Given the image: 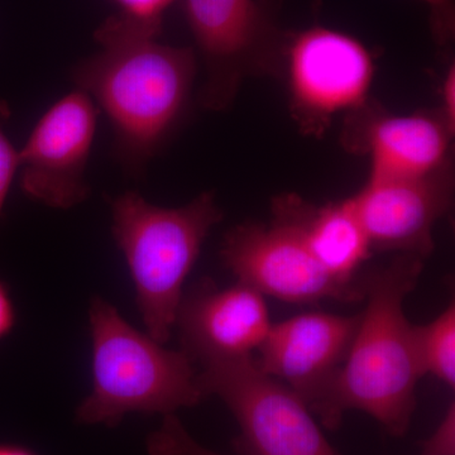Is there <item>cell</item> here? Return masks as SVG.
I'll return each instance as SVG.
<instances>
[{"instance_id":"1","label":"cell","mask_w":455,"mask_h":455,"mask_svg":"<svg viewBox=\"0 0 455 455\" xmlns=\"http://www.w3.org/2000/svg\"><path fill=\"white\" fill-rule=\"evenodd\" d=\"M161 29L119 16L97 32L99 51L73 70L76 89L107 113L123 163L143 170L181 118L196 74L194 51L158 41Z\"/></svg>"},{"instance_id":"2","label":"cell","mask_w":455,"mask_h":455,"mask_svg":"<svg viewBox=\"0 0 455 455\" xmlns=\"http://www.w3.org/2000/svg\"><path fill=\"white\" fill-rule=\"evenodd\" d=\"M424 262L416 254H397L362 278L366 309L334 382L313 412L326 427H339L347 411L361 410L391 435L409 429L423 372L403 302L418 286Z\"/></svg>"},{"instance_id":"3","label":"cell","mask_w":455,"mask_h":455,"mask_svg":"<svg viewBox=\"0 0 455 455\" xmlns=\"http://www.w3.org/2000/svg\"><path fill=\"white\" fill-rule=\"evenodd\" d=\"M89 316L92 391L77 409L79 423L116 427L130 412L164 416L205 397L185 350L164 348L103 299H94Z\"/></svg>"},{"instance_id":"4","label":"cell","mask_w":455,"mask_h":455,"mask_svg":"<svg viewBox=\"0 0 455 455\" xmlns=\"http://www.w3.org/2000/svg\"><path fill=\"white\" fill-rule=\"evenodd\" d=\"M112 214L114 239L127 259L147 334L164 344L176 324L185 280L223 212L211 191L180 208L152 205L128 191L113 200Z\"/></svg>"},{"instance_id":"5","label":"cell","mask_w":455,"mask_h":455,"mask_svg":"<svg viewBox=\"0 0 455 455\" xmlns=\"http://www.w3.org/2000/svg\"><path fill=\"white\" fill-rule=\"evenodd\" d=\"M197 383L232 411L243 455H338L307 403L263 373L253 355L203 361Z\"/></svg>"},{"instance_id":"6","label":"cell","mask_w":455,"mask_h":455,"mask_svg":"<svg viewBox=\"0 0 455 455\" xmlns=\"http://www.w3.org/2000/svg\"><path fill=\"white\" fill-rule=\"evenodd\" d=\"M185 14L205 66L199 101L221 112L232 106L248 76L283 62L289 36L257 0H185Z\"/></svg>"},{"instance_id":"7","label":"cell","mask_w":455,"mask_h":455,"mask_svg":"<svg viewBox=\"0 0 455 455\" xmlns=\"http://www.w3.org/2000/svg\"><path fill=\"white\" fill-rule=\"evenodd\" d=\"M290 109L301 132L319 137L331 119L363 106L372 85V55L357 38L316 26L290 35L284 47Z\"/></svg>"},{"instance_id":"8","label":"cell","mask_w":455,"mask_h":455,"mask_svg":"<svg viewBox=\"0 0 455 455\" xmlns=\"http://www.w3.org/2000/svg\"><path fill=\"white\" fill-rule=\"evenodd\" d=\"M221 259L239 283L263 296L290 304L322 300L363 301V281L335 280L311 256L289 224L274 218L269 224L245 223L224 239Z\"/></svg>"},{"instance_id":"9","label":"cell","mask_w":455,"mask_h":455,"mask_svg":"<svg viewBox=\"0 0 455 455\" xmlns=\"http://www.w3.org/2000/svg\"><path fill=\"white\" fill-rule=\"evenodd\" d=\"M97 119L92 99L79 89L44 113L20 149V188L27 196L55 209L86 200V166Z\"/></svg>"},{"instance_id":"10","label":"cell","mask_w":455,"mask_h":455,"mask_svg":"<svg viewBox=\"0 0 455 455\" xmlns=\"http://www.w3.org/2000/svg\"><path fill=\"white\" fill-rule=\"evenodd\" d=\"M453 190L449 161L423 178L368 180L350 199L372 252L390 251L427 259L434 250V227L451 209Z\"/></svg>"},{"instance_id":"11","label":"cell","mask_w":455,"mask_h":455,"mask_svg":"<svg viewBox=\"0 0 455 455\" xmlns=\"http://www.w3.org/2000/svg\"><path fill=\"white\" fill-rule=\"evenodd\" d=\"M359 316L317 311L272 324L257 349V366L295 392L314 412L348 355Z\"/></svg>"},{"instance_id":"12","label":"cell","mask_w":455,"mask_h":455,"mask_svg":"<svg viewBox=\"0 0 455 455\" xmlns=\"http://www.w3.org/2000/svg\"><path fill=\"white\" fill-rule=\"evenodd\" d=\"M454 133L438 112L395 116L370 106L348 113L343 142L370 157L368 180L423 178L451 160Z\"/></svg>"},{"instance_id":"13","label":"cell","mask_w":455,"mask_h":455,"mask_svg":"<svg viewBox=\"0 0 455 455\" xmlns=\"http://www.w3.org/2000/svg\"><path fill=\"white\" fill-rule=\"evenodd\" d=\"M176 324L185 352L203 362L253 355L272 323L265 296L238 281L223 290L199 284L182 298Z\"/></svg>"},{"instance_id":"14","label":"cell","mask_w":455,"mask_h":455,"mask_svg":"<svg viewBox=\"0 0 455 455\" xmlns=\"http://www.w3.org/2000/svg\"><path fill=\"white\" fill-rule=\"evenodd\" d=\"M274 218L289 224L320 266L343 283H357L359 269L372 254L370 239L352 199L316 206L293 194L272 204Z\"/></svg>"},{"instance_id":"15","label":"cell","mask_w":455,"mask_h":455,"mask_svg":"<svg viewBox=\"0 0 455 455\" xmlns=\"http://www.w3.org/2000/svg\"><path fill=\"white\" fill-rule=\"evenodd\" d=\"M419 366L449 387L455 383V305H451L427 325H414Z\"/></svg>"},{"instance_id":"16","label":"cell","mask_w":455,"mask_h":455,"mask_svg":"<svg viewBox=\"0 0 455 455\" xmlns=\"http://www.w3.org/2000/svg\"><path fill=\"white\" fill-rule=\"evenodd\" d=\"M149 455H220L196 442L173 414L164 415L160 429L147 440Z\"/></svg>"},{"instance_id":"17","label":"cell","mask_w":455,"mask_h":455,"mask_svg":"<svg viewBox=\"0 0 455 455\" xmlns=\"http://www.w3.org/2000/svg\"><path fill=\"white\" fill-rule=\"evenodd\" d=\"M11 116V107L4 99H0V214L7 200L14 176L20 171V151L12 145L11 140L5 133V124Z\"/></svg>"},{"instance_id":"18","label":"cell","mask_w":455,"mask_h":455,"mask_svg":"<svg viewBox=\"0 0 455 455\" xmlns=\"http://www.w3.org/2000/svg\"><path fill=\"white\" fill-rule=\"evenodd\" d=\"M429 11L430 32L439 47H447L455 37L454 0H421Z\"/></svg>"},{"instance_id":"19","label":"cell","mask_w":455,"mask_h":455,"mask_svg":"<svg viewBox=\"0 0 455 455\" xmlns=\"http://www.w3.org/2000/svg\"><path fill=\"white\" fill-rule=\"evenodd\" d=\"M119 7L118 14L154 28L163 29L164 11L175 0H113Z\"/></svg>"},{"instance_id":"20","label":"cell","mask_w":455,"mask_h":455,"mask_svg":"<svg viewBox=\"0 0 455 455\" xmlns=\"http://www.w3.org/2000/svg\"><path fill=\"white\" fill-rule=\"evenodd\" d=\"M420 455H455V405H449L444 418L423 444Z\"/></svg>"},{"instance_id":"21","label":"cell","mask_w":455,"mask_h":455,"mask_svg":"<svg viewBox=\"0 0 455 455\" xmlns=\"http://www.w3.org/2000/svg\"><path fill=\"white\" fill-rule=\"evenodd\" d=\"M440 99L442 106L439 112L443 119L447 123L449 130L455 131V66L451 64L443 76L440 85Z\"/></svg>"},{"instance_id":"22","label":"cell","mask_w":455,"mask_h":455,"mask_svg":"<svg viewBox=\"0 0 455 455\" xmlns=\"http://www.w3.org/2000/svg\"><path fill=\"white\" fill-rule=\"evenodd\" d=\"M17 322L16 307H14L13 300L7 286L0 281V340L7 337Z\"/></svg>"},{"instance_id":"23","label":"cell","mask_w":455,"mask_h":455,"mask_svg":"<svg viewBox=\"0 0 455 455\" xmlns=\"http://www.w3.org/2000/svg\"><path fill=\"white\" fill-rule=\"evenodd\" d=\"M0 455H35L31 451L17 445H0Z\"/></svg>"}]
</instances>
